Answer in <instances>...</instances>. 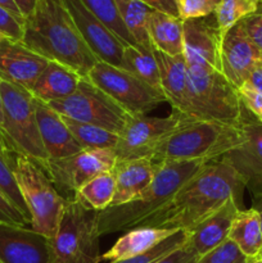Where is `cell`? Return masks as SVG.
I'll use <instances>...</instances> for the list:
<instances>
[{"mask_svg": "<svg viewBox=\"0 0 262 263\" xmlns=\"http://www.w3.org/2000/svg\"><path fill=\"white\" fill-rule=\"evenodd\" d=\"M244 189L243 180L231 164L221 158L208 162L166 207L140 226L189 231L230 199L241 207Z\"/></svg>", "mask_w": 262, "mask_h": 263, "instance_id": "cell-1", "label": "cell"}, {"mask_svg": "<svg viewBox=\"0 0 262 263\" xmlns=\"http://www.w3.org/2000/svg\"><path fill=\"white\" fill-rule=\"evenodd\" d=\"M23 27L21 43L49 61L59 62L82 77L97 64V57L82 39L64 0H36Z\"/></svg>", "mask_w": 262, "mask_h": 263, "instance_id": "cell-2", "label": "cell"}, {"mask_svg": "<svg viewBox=\"0 0 262 263\" xmlns=\"http://www.w3.org/2000/svg\"><path fill=\"white\" fill-rule=\"evenodd\" d=\"M208 162H161L149 186L135 200L99 212L100 236L139 228L166 207L180 189Z\"/></svg>", "mask_w": 262, "mask_h": 263, "instance_id": "cell-3", "label": "cell"}, {"mask_svg": "<svg viewBox=\"0 0 262 263\" xmlns=\"http://www.w3.org/2000/svg\"><path fill=\"white\" fill-rule=\"evenodd\" d=\"M244 140L241 125H222L192 120L172 133L157 149L152 161L212 162L238 148Z\"/></svg>", "mask_w": 262, "mask_h": 263, "instance_id": "cell-4", "label": "cell"}, {"mask_svg": "<svg viewBox=\"0 0 262 263\" xmlns=\"http://www.w3.org/2000/svg\"><path fill=\"white\" fill-rule=\"evenodd\" d=\"M243 110L238 89L222 72L207 66H188V117L239 126Z\"/></svg>", "mask_w": 262, "mask_h": 263, "instance_id": "cell-5", "label": "cell"}, {"mask_svg": "<svg viewBox=\"0 0 262 263\" xmlns=\"http://www.w3.org/2000/svg\"><path fill=\"white\" fill-rule=\"evenodd\" d=\"M99 212L77 198L66 200L57 234L49 239L50 263H99Z\"/></svg>", "mask_w": 262, "mask_h": 263, "instance_id": "cell-6", "label": "cell"}, {"mask_svg": "<svg viewBox=\"0 0 262 263\" xmlns=\"http://www.w3.org/2000/svg\"><path fill=\"white\" fill-rule=\"evenodd\" d=\"M3 122L0 136L8 152L21 154L39 166L49 161L40 138L35 110V98L30 91L0 80Z\"/></svg>", "mask_w": 262, "mask_h": 263, "instance_id": "cell-7", "label": "cell"}, {"mask_svg": "<svg viewBox=\"0 0 262 263\" xmlns=\"http://www.w3.org/2000/svg\"><path fill=\"white\" fill-rule=\"evenodd\" d=\"M10 158L15 181L30 212L31 229L51 239L59 228L67 199L38 163L15 153H10Z\"/></svg>", "mask_w": 262, "mask_h": 263, "instance_id": "cell-8", "label": "cell"}, {"mask_svg": "<svg viewBox=\"0 0 262 263\" xmlns=\"http://www.w3.org/2000/svg\"><path fill=\"white\" fill-rule=\"evenodd\" d=\"M48 104L62 117L99 126L116 134L122 131L130 117L122 107L95 86L87 77H82L76 91L68 98Z\"/></svg>", "mask_w": 262, "mask_h": 263, "instance_id": "cell-9", "label": "cell"}, {"mask_svg": "<svg viewBox=\"0 0 262 263\" xmlns=\"http://www.w3.org/2000/svg\"><path fill=\"white\" fill-rule=\"evenodd\" d=\"M192 120L176 110L167 117L130 115L122 131L118 134V143L115 148L117 161L152 159L157 149L172 133Z\"/></svg>", "mask_w": 262, "mask_h": 263, "instance_id": "cell-10", "label": "cell"}, {"mask_svg": "<svg viewBox=\"0 0 262 263\" xmlns=\"http://www.w3.org/2000/svg\"><path fill=\"white\" fill-rule=\"evenodd\" d=\"M86 77L128 115H146L166 102L162 92L126 69L104 62L98 61Z\"/></svg>", "mask_w": 262, "mask_h": 263, "instance_id": "cell-11", "label": "cell"}, {"mask_svg": "<svg viewBox=\"0 0 262 263\" xmlns=\"http://www.w3.org/2000/svg\"><path fill=\"white\" fill-rule=\"evenodd\" d=\"M116 163L115 149H84L67 158L48 161L40 167L59 194L64 199H71L95 176L112 171Z\"/></svg>", "mask_w": 262, "mask_h": 263, "instance_id": "cell-12", "label": "cell"}, {"mask_svg": "<svg viewBox=\"0 0 262 263\" xmlns=\"http://www.w3.org/2000/svg\"><path fill=\"white\" fill-rule=\"evenodd\" d=\"M64 3L82 39L98 61L125 69L123 50L126 46L120 39L102 21L98 20L81 0H64Z\"/></svg>", "mask_w": 262, "mask_h": 263, "instance_id": "cell-13", "label": "cell"}, {"mask_svg": "<svg viewBox=\"0 0 262 263\" xmlns=\"http://www.w3.org/2000/svg\"><path fill=\"white\" fill-rule=\"evenodd\" d=\"M241 127L243 143L221 159L235 168L247 189L257 197L262 195V125L244 109Z\"/></svg>", "mask_w": 262, "mask_h": 263, "instance_id": "cell-14", "label": "cell"}, {"mask_svg": "<svg viewBox=\"0 0 262 263\" xmlns=\"http://www.w3.org/2000/svg\"><path fill=\"white\" fill-rule=\"evenodd\" d=\"M223 35L215 14L182 22V41L186 66H207L221 72V45Z\"/></svg>", "mask_w": 262, "mask_h": 263, "instance_id": "cell-15", "label": "cell"}, {"mask_svg": "<svg viewBox=\"0 0 262 263\" xmlns=\"http://www.w3.org/2000/svg\"><path fill=\"white\" fill-rule=\"evenodd\" d=\"M259 63H262L261 53L251 43L239 22L222 37L221 72L239 89Z\"/></svg>", "mask_w": 262, "mask_h": 263, "instance_id": "cell-16", "label": "cell"}, {"mask_svg": "<svg viewBox=\"0 0 262 263\" xmlns=\"http://www.w3.org/2000/svg\"><path fill=\"white\" fill-rule=\"evenodd\" d=\"M49 62L21 41L4 39L0 45V80L31 91Z\"/></svg>", "mask_w": 262, "mask_h": 263, "instance_id": "cell-17", "label": "cell"}, {"mask_svg": "<svg viewBox=\"0 0 262 263\" xmlns=\"http://www.w3.org/2000/svg\"><path fill=\"white\" fill-rule=\"evenodd\" d=\"M0 262L50 263L49 239L25 226L0 223Z\"/></svg>", "mask_w": 262, "mask_h": 263, "instance_id": "cell-18", "label": "cell"}, {"mask_svg": "<svg viewBox=\"0 0 262 263\" xmlns=\"http://www.w3.org/2000/svg\"><path fill=\"white\" fill-rule=\"evenodd\" d=\"M35 110L40 138L49 161L67 158L84 151L67 127L63 117L48 103L35 99Z\"/></svg>", "mask_w": 262, "mask_h": 263, "instance_id": "cell-19", "label": "cell"}, {"mask_svg": "<svg viewBox=\"0 0 262 263\" xmlns=\"http://www.w3.org/2000/svg\"><path fill=\"white\" fill-rule=\"evenodd\" d=\"M240 210L243 208L235 200L230 199L220 210L189 230L188 244L192 247L198 257L204 256L205 253L228 240L234 218Z\"/></svg>", "mask_w": 262, "mask_h": 263, "instance_id": "cell-20", "label": "cell"}, {"mask_svg": "<svg viewBox=\"0 0 262 263\" xmlns=\"http://www.w3.org/2000/svg\"><path fill=\"white\" fill-rule=\"evenodd\" d=\"M158 163L149 158L117 161L112 170L116 177V193L110 207L135 200L154 179Z\"/></svg>", "mask_w": 262, "mask_h": 263, "instance_id": "cell-21", "label": "cell"}, {"mask_svg": "<svg viewBox=\"0 0 262 263\" xmlns=\"http://www.w3.org/2000/svg\"><path fill=\"white\" fill-rule=\"evenodd\" d=\"M81 79V74L74 69L50 61L30 92L35 99L45 103L66 99L76 91Z\"/></svg>", "mask_w": 262, "mask_h": 263, "instance_id": "cell-22", "label": "cell"}, {"mask_svg": "<svg viewBox=\"0 0 262 263\" xmlns=\"http://www.w3.org/2000/svg\"><path fill=\"white\" fill-rule=\"evenodd\" d=\"M161 73L162 92L174 110L185 115L188 98V66L184 55H166L154 50ZM186 116V115H185Z\"/></svg>", "mask_w": 262, "mask_h": 263, "instance_id": "cell-23", "label": "cell"}, {"mask_svg": "<svg viewBox=\"0 0 262 263\" xmlns=\"http://www.w3.org/2000/svg\"><path fill=\"white\" fill-rule=\"evenodd\" d=\"M176 231L175 229L148 228V226L131 229L121 238H118V240L104 254H102V259L117 262L139 256L148 252Z\"/></svg>", "mask_w": 262, "mask_h": 263, "instance_id": "cell-24", "label": "cell"}, {"mask_svg": "<svg viewBox=\"0 0 262 263\" xmlns=\"http://www.w3.org/2000/svg\"><path fill=\"white\" fill-rule=\"evenodd\" d=\"M148 32L154 50L166 55H182V21L171 14L156 10L148 20Z\"/></svg>", "mask_w": 262, "mask_h": 263, "instance_id": "cell-25", "label": "cell"}, {"mask_svg": "<svg viewBox=\"0 0 262 263\" xmlns=\"http://www.w3.org/2000/svg\"><path fill=\"white\" fill-rule=\"evenodd\" d=\"M229 239L248 258H258L262 252V229L258 213L253 210H240L231 225Z\"/></svg>", "mask_w": 262, "mask_h": 263, "instance_id": "cell-26", "label": "cell"}, {"mask_svg": "<svg viewBox=\"0 0 262 263\" xmlns=\"http://www.w3.org/2000/svg\"><path fill=\"white\" fill-rule=\"evenodd\" d=\"M120 17L138 48L154 51L148 32V20L153 8L143 0H115Z\"/></svg>", "mask_w": 262, "mask_h": 263, "instance_id": "cell-27", "label": "cell"}, {"mask_svg": "<svg viewBox=\"0 0 262 263\" xmlns=\"http://www.w3.org/2000/svg\"><path fill=\"white\" fill-rule=\"evenodd\" d=\"M116 193V177L113 171L103 172L81 186L74 194L85 207L100 212L110 207Z\"/></svg>", "mask_w": 262, "mask_h": 263, "instance_id": "cell-28", "label": "cell"}, {"mask_svg": "<svg viewBox=\"0 0 262 263\" xmlns=\"http://www.w3.org/2000/svg\"><path fill=\"white\" fill-rule=\"evenodd\" d=\"M123 61H125V69L162 92L161 73L157 59L154 57V51H145L138 46H126L123 50ZM163 94V92H162Z\"/></svg>", "mask_w": 262, "mask_h": 263, "instance_id": "cell-29", "label": "cell"}, {"mask_svg": "<svg viewBox=\"0 0 262 263\" xmlns=\"http://www.w3.org/2000/svg\"><path fill=\"white\" fill-rule=\"evenodd\" d=\"M63 120L82 149H115L117 145L118 134L71 118L63 117Z\"/></svg>", "mask_w": 262, "mask_h": 263, "instance_id": "cell-30", "label": "cell"}, {"mask_svg": "<svg viewBox=\"0 0 262 263\" xmlns=\"http://www.w3.org/2000/svg\"><path fill=\"white\" fill-rule=\"evenodd\" d=\"M262 10V0H220L215 10L218 30L225 35L246 18Z\"/></svg>", "mask_w": 262, "mask_h": 263, "instance_id": "cell-31", "label": "cell"}, {"mask_svg": "<svg viewBox=\"0 0 262 263\" xmlns=\"http://www.w3.org/2000/svg\"><path fill=\"white\" fill-rule=\"evenodd\" d=\"M81 2L98 20L102 21L120 39L123 45L136 46L135 41L121 20L115 0H81Z\"/></svg>", "mask_w": 262, "mask_h": 263, "instance_id": "cell-32", "label": "cell"}, {"mask_svg": "<svg viewBox=\"0 0 262 263\" xmlns=\"http://www.w3.org/2000/svg\"><path fill=\"white\" fill-rule=\"evenodd\" d=\"M188 240H189V231L177 230L176 233L172 234L171 236L164 239L163 241L157 244L156 247L149 249L145 253H141L139 256L131 257V258L127 259H122V261L109 263H157L163 259L164 257L169 256V254H171L172 252L176 251V249L184 247L188 243Z\"/></svg>", "mask_w": 262, "mask_h": 263, "instance_id": "cell-33", "label": "cell"}, {"mask_svg": "<svg viewBox=\"0 0 262 263\" xmlns=\"http://www.w3.org/2000/svg\"><path fill=\"white\" fill-rule=\"evenodd\" d=\"M0 190L21 211V213L30 221L31 225L30 212H28V208L26 205L25 200H23L20 187H18L17 181H15L14 174H13L12 158H10L9 152L8 153H0Z\"/></svg>", "mask_w": 262, "mask_h": 263, "instance_id": "cell-34", "label": "cell"}, {"mask_svg": "<svg viewBox=\"0 0 262 263\" xmlns=\"http://www.w3.org/2000/svg\"><path fill=\"white\" fill-rule=\"evenodd\" d=\"M251 261L252 258H248L233 240L228 239L204 256L199 257L197 263H249Z\"/></svg>", "mask_w": 262, "mask_h": 263, "instance_id": "cell-35", "label": "cell"}, {"mask_svg": "<svg viewBox=\"0 0 262 263\" xmlns=\"http://www.w3.org/2000/svg\"><path fill=\"white\" fill-rule=\"evenodd\" d=\"M177 14L184 21L205 18L215 14L217 2L216 0H176Z\"/></svg>", "mask_w": 262, "mask_h": 263, "instance_id": "cell-36", "label": "cell"}, {"mask_svg": "<svg viewBox=\"0 0 262 263\" xmlns=\"http://www.w3.org/2000/svg\"><path fill=\"white\" fill-rule=\"evenodd\" d=\"M25 20L17 17L0 5V32L7 39L14 41H22L25 32Z\"/></svg>", "mask_w": 262, "mask_h": 263, "instance_id": "cell-37", "label": "cell"}, {"mask_svg": "<svg viewBox=\"0 0 262 263\" xmlns=\"http://www.w3.org/2000/svg\"><path fill=\"white\" fill-rule=\"evenodd\" d=\"M243 108L262 125V94L248 84H243L238 89Z\"/></svg>", "mask_w": 262, "mask_h": 263, "instance_id": "cell-38", "label": "cell"}, {"mask_svg": "<svg viewBox=\"0 0 262 263\" xmlns=\"http://www.w3.org/2000/svg\"><path fill=\"white\" fill-rule=\"evenodd\" d=\"M0 223L14 226H27L30 221L21 213V211L10 202L7 195L0 190Z\"/></svg>", "mask_w": 262, "mask_h": 263, "instance_id": "cell-39", "label": "cell"}, {"mask_svg": "<svg viewBox=\"0 0 262 263\" xmlns=\"http://www.w3.org/2000/svg\"><path fill=\"white\" fill-rule=\"evenodd\" d=\"M244 32L262 55V10L240 22Z\"/></svg>", "mask_w": 262, "mask_h": 263, "instance_id": "cell-40", "label": "cell"}, {"mask_svg": "<svg viewBox=\"0 0 262 263\" xmlns=\"http://www.w3.org/2000/svg\"><path fill=\"white\" fill-rule=\"evenodd\" d=\"M198 258L199 257L197 256V253L186 243L184 247L176 249V251L172 252L171 254H169V256L164 257L163 259L157 263H197Z\"/></svg>", "mask_w": 262, "mask_h": 263, "instance_id": "cell-41", "label": "cell"}, {"mask_svg": "<svg viewBox=\"0 0 262 263\" xmlns=\"http://www.w3.org/2000/svg\"><path fill=\"white\" fill-rule=\"evenodd\" d=\"M152 2H153V7L156 10H161V12L179 18L176 0H152Z\"/></svg>", "mask_w": 262, "mask_h": 263, "instance_id": "cell-42", "label": "cell"}, {"mask_svg": "<svg viewBox=\"0 0 262 263\" xmlns=\"http://www.w3.org/2000/svg\"><path fill=\"white\" fill-rule=\"evenodd\" d=\"M247 84L262 94V63H259L249 74Z\"/></svg>", "mask_w": 262, "mask_h": 263, "instance_id": "cell-43", "label": "cell"}, {"mask_svg": "<svg viewBox=\"0 0 262 263\" xmlns=\"http://www.w3.org/2000/svg\"><path fill=\"white\" fill-rule=\"evenodd\" d=\"M13 2H14L15 5L18 7V9H20L23 18L30 15V13L32 12L36 4V0H13Z\"/></svg>", "mask_w": 262, "mask_h": 263, "instance_id": "cell-44", "label": "cell"}, {"mask_svg": "<svg viewBox=\"0 0 262 263\" xmlns=\"http://www.w3.org/2000/svg\"><path fill=\"white\" fill-rule=\"evenodd\" d=\"M0 5H2V7H4L5 9L9 10V12H12L13 14L17 15V17H20V18H22V20H25V18L22 17V14H21V12H20V9H18V7H17V5H15V3L13 2V0H0Z\"/></svg>", "mask_w": 262, "mask_h": 263, "instance_id": "cell-45", "label": "cell"}, {"mask_svg": "<svg viewBox=\"0 0 262 263\" xmlns=\"http://www.w3.org/2000/svg\"><path fill=\"white\" fill-rule=\"evenodd\" d=\"M253 208L257 213H258L259 222H261V229H262V195H257V197H253ZM259 259L262 258V252L258 257Z\"/></svg>", "mask_w": 262, "mask_h": 263, "instance_id": "cell-46", "label": "cell"}, {"mask_svg": "<svg viewBox=\"0 0 262 263\" xmlns=\"http://www.w3.org/2000/svg\"><path fill=\"white\" fill-rule=\"evenodd\" d=\"M0 153H8V149L7 146H5L4 141H3L2 136H0Z\"/></svg>", "mask_w": 262, "mask_h": 263, "instance_id": "cell-47", "label": "cell"}, {"mask_svg": "<svg viewBox=\"0 0 262 263\" xmlns=\"http://www.w3.org/2000/svg\"><path fill=\"white\" fill-rule=\"evenodd\" d=\"M3 122V98H2V90H0V125Z\"/></svg>", "mask_w": 262, "mask_h": 263, "instance_id": "cell-48", "label": "cell"}, {"mask_svg": "<svg viewBox=\"0 0 262 263\" xmlns=\"http://www.w3.org/2000/svg\"><path fill=\"white\" fill-rule=\"evenodd\" d=\"M144 3H146V4L149 5V7H152L154 9V7H153V2H152V0H143Z\"/></svg>", "mask_w": 262, "mask_h": 263, "instance_id": "cell-49", "label": "cell"}, {"mask_svg": "<svg viewBox=\"0 0 262 263\" xmlns=\"http://www.w3.org/2000/svg\"><path fill=\"white\" fill-rule=\"evenodd\" d=\"M249 263H262V259H259V258H254V259H252L251 262Z\"/></svg>", "mask_w": 262, "mask_h": 263, "instance_id": "cell-50", "label": "cell"}, {"mask_svg": "<svg viewBox=\"0 0 262 263\" xmlns=\"http://www.w3.org/2000/svg\"><path fill=\"white\" fill-rule=\"evenodd\" d=\"M4 39H7V37H5V36L3 35L2 32H0V45H2V43H3V41H4Z\"/></svg>", "mask_w": 262, "mask_h": 263, "instance_id": "cell-51", "label": "cell"}, {"mask_svg": "<svg viewBox=\"0 0 262 263\" xmlns=\"http://www.w3.org/2000/svg\"><path fill=\"white\" fill-rule=\"evenodd\" d=\"M216 2H217V3H218V2H220V0H216Z\"/></svg>", "mask_w": 262, "mask_h": 263, "instance_id": "cell-52", "label": "cell"}, {"mask_svg": "<svg viewBox=\"0 0 262 263\" xmlns=\"http://www.w3.org/2000/svg\"><path fill=\"white\" fill-rule=\"evenodd\" d=\"M0 263H2V262H0Z\"/></svg>", "mask_w": 262, "mask_h": 263, "instance_id": "cell-53", "label": "cell"}, {"mask_svg": "<svg viewBox=\"0 0 262 263\" xmlns=\"http://www.w3.org/2000/svg\"><path fill=\"white\" fill-rule=\"evenodd\" d=\"M261 259H262V258H261Z\"/></svg>", "mask_w": 262, "mask_h": 263, "instance_id": "cell-54", "label": "cell"}]
</instances>
